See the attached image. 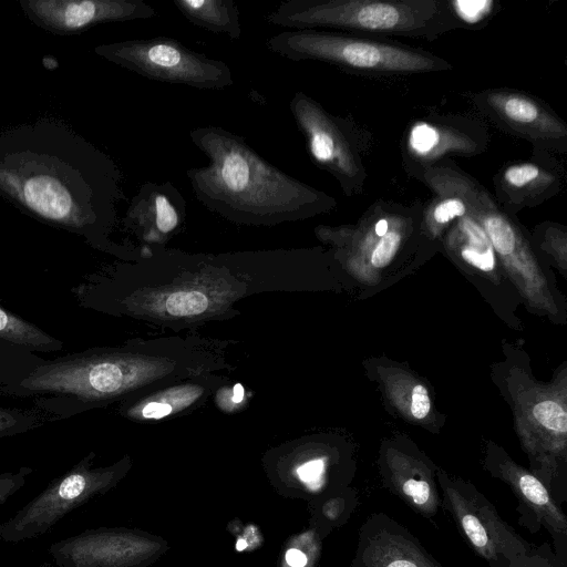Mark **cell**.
<instances>
[{"label": "cell", "mask_w": 567, "mask_h": 567, "mask_svg": "<svg viewBox=\"0 0 567 567\" xmlns=\"http://www.w3.org/2000/svg\"><path fill=\"white\" fill-rule=\"evenodd\" d=\"M266 20L296 30L329 28L426 39L456 27L444 0H287Z\"/></svg>", "instance_id": "cell-3"}, {"label": "cell", "mask_w": 567, "mask_h": 567, "mask_svg": "<svg viewBox=\"0 0 567 567\" xmlns=\"http://www.w3.org/2000/svg\"><path fill=\"white\" fill-rule=\"evenodd\" d=\"M236 548H237L238 550H243V549H245V548H246V542H244L243 539H239V540L237 542V544H236Z\"/></svg>", "instance_id": "cell-29"}, {"label": "cell", "mask_w": 567, "mask_h": 567, "mask_svg": "<svg viewBox=\"0 0 567 567\" xmlns=\"http://www.w3.org/2000/svg\"><path fill=\"white\" fill-rule=\"evenodd\" d=\"M470 192V188H468ZM447 244L468 265L482 271L495 267V251L480 221L470 210L447 228Z\"/></svg>", "instance_id": "cell-18"}, {"label": "cell", "mask_w": 567, "mask_h": 567, "mask_svg": "<svg viewBox=\"0 0 567 567\" xmlns=\"http://www.w3.org/2000/svg\"><path fill=\"white\" fill-rule=\"evenodd\" d=\"M286 560L291 567H306L308 556L298 548H291L286 553Z\"/></svg>", "instance_id": "cell-28"}, {"label": "cell", "mask_w": 567, "mask_h": 567, "mask_svg": "<svg viewBox=\"0 0 567 567\" xmlns=\"http://www.w3.org/2000/svg\"><path fill=\"white\" fill-rule=\"evenodd\" d=\"M91 460L92 455L84 457L0 525V537L16 543L41 536L71 511L109 489L117 480V466L92 468Z\"/></svg>", "instance_id": "cell-7"}, {"label": "cell", "mask_w": 567, "mask_h": 567, "mask_svg": "<svg viewBox=\"0 0 567 567\" xmlns=\"http://www.w3.org/2000/svg\"><path fill=\"white\" fill-rule=\"evenodd\" d=\"M384 478L390 492L415 513L426 518L437 514L441 506L437 484L424 463L394 456L386 465Z\"/></svg>", "instance_id": "cell-16"}, {"label": "cell", "mask_w": 567, "mask_h": 567, "mask_svg": "<svg viewBox=\"0 0 567 567\" xmlns=\"http://www.w3.org/2000/svg\"><path fill=\"white\" fill-rule=\"evenodd\" d=\"M96 55L144 78L200 90H225L234 84L230 68L175 39L156 37L100 44Z\"/></svg>", "instance_id": "cell-5"}, {"label": "cell", "mask_w": 567, "mask_h": 567, "mask_svg": "<svg viewBox=\"0 0 567 567\" xmlns=\"http://www.w3.org/2000/svg\"><path fill=\"white\" fill-rule=\"evenodd\" d=\"M185 200L171 184H144L132 198L124 223L146 239H163L181 226Z\"/></svg>", "instance_id": "cell-14"}, {"label": "cell", "mask_w": 567, "mask_h": 567, "mask_svg": "<svg viewBox=\"0 0 567 567\" xmlns=\"http://www.w3.org/2000/svg\"><path fill=\"white\" fill-rule=\"evenodd\" d=\"M24 16L56 35H74L100 23L151 19L153 6L142 0H19Z\"/></svg>", "instance_id": "cell-11"}, {"label": "cell", "mask_w": 567, "mask_h": 567, "mask_svg": "<svg viewBox=\"0 0 567 567\" xmlns=\"http://www.w3.org/2000/svg\"><path fill=\"white\" fill-rule=\"evenodd\" d=\"M177 10L193 24L231 40L243 34L239 10L234 0H174Z\"/></svg>", "instance_id": "cell-17"}, {"label": "cell", "mask_w": 567, "mask_h": 567, "mask_svg": "<svg viewBox=\"0 0 567 567\" xmlns=\"http://www.w3.org/2000/svg\"><path fill=\"white\" fill-rule=\"evenodd\" d=\"M488 134L483 123L463 115H431L411 123L402 138L406 172L416 178L450 156L471 157L486 151Z\"/></svg>", "instance_id": "cell-10"}, {"label": "cell", "mask_w": 567, "mask_h": 567, "mask_svg": "<svg viewBox=\"0 0 567 567\" xmlns=\"http://www.w3.org/2000/svg\"><path fill=\"white\" fill-rule=\"evenodd\" d=\"M33 472L30 467H21L16 472L0 474V505L6 503L27 482L28 476Z\"/></svg>", "instance_id": "cell-25"}, {"label": "cell", "mask_w": 567, "mask_h": 567, "mask_svg": "<svg viewBox=\"0 0 567 567\" xmlns=\"http://www.w3.org/2000/svg\"><path fill=\"white\" fill-rule=\"evenodd\" d=\"M549 556L542 554L540 550L529 549L526 554L497 567H557Z\"/></svg>", "instance_id": "cell-26"}, {"label": "cell", "mask_w": 567, "mask_h": 567, "mask_svg": "<svg viewBox=\"0 0 567 567\" xmlns=\"http://www.w3.org/2000/svg\"><path fill=\"white\" fill-rule=\"evenodd\" d=\"M441 505L452 515L468 546L489 567L526 554L529 545L498 515L489 499L472 484L439 473Z\"/></svg>", "instance_id": "cell-8"}, {"label": "cell", "mask_w": 567, "mask_h": 567, "mask_svg": "<svg viewBox=\"0 0 567 567\" xmlns=\"http://www.w3.org/2000/svg\"><path fill=\"white\" fill-rule=\"evenodd\" d=\"M209 306L205 293L196 290L177 291L165 301L166 311L176 317H192L204 313Z\"/></svg>", "instance_id": "cell-21"}, {"label": "cell", "mask_w": 567, "mask_h": 567, "mask_svg": "<svg viewBox=\"0 0 567 567\" xmlns=\"http://www.w3.org/2000/svg\"><path fill=\"white\" fill-rule=\"evenodd\" d=\"M289 110L312 162L329 173L346 195H362L368 174L354 124L329 113L302 91L295 92Z\"/></svg>", "instance_id": "cell-6"}, {"label": "cell", "mask_w": 567, "mask_h": 567, "mask_svg": "<svg viewBox=\"0 0 567 567\" xmlns=\"http://www.w3.org/2000/svg\"><path fill=\"white\" fill-rule=\"evenodd\" d=\"M272 53L291 61H318L348 72L408 75L451 70L446 60L402 43L326 30H289L266 41Z\"/></svg>", "instance_id": "cell-4"}, {"label": "cell", "mask_w": 567, "mask_h": 567, "mask_svg": "<svg viewBox=\"0 0 567 567\" xmlns=\"http://www.w3.org/2000/svg\"><path fill=\"white\" fill-rule=\"evenodd\" d=\"M209 164L186 172L193 193L207 209L245 225L307 219L336 208L337 200L286 174L241 136L218 126L189 133Z\"/></svg>", "instance_id": "cell-2"}, {"label": "cell", "mask_w": 567, "mask_h": 567, "mask_svg": "<svg viewBox=\"0 0 567 567\" xmlns=\"http://www.w3.org/2000/svg\"><path fill=\"white\" fill-rule=\"evenodd\" d=\"M494 475L509 485L524 514H529L534 523L545 527L556 544H565L567 517L538 477L512 462L497 464Z\"/></svg>", "instance_id": "cell-15"}, {"label": "cell", "mask_w": 567, "mask_h": 567, "mask_svg": "<svg viewBox=\"0 0 567 567\" xmlns=\"http://www.w3.org/2000/svg\"><path fill=\"white\" fill-rule=\"evenodd\" d=\"M471 101L495 126L528 141L534 151L567 152L566 123L539 99L499 87L474 93Z\"/></svg>", "instance_id": "cell-9"}, {"label": "cell", "mask_w": 567, "mask_h": 567, "mask_svg": "<svg viewBox=\"0 0 567 567\" xmlns=\"http://www.w3.org/2000/svg\"><path fill=\"white\" fill-rule=\"evenodd\" d=\"M41 567H52V566L45 565V566H41Z\"/></svg>", "instance_id": "cell-30"}, {"label": "cell", "mask_w": 567, "mask_h": 567, "mask_svg": "<svg viewBox=\"0 0 567 567\" xmlns=\"http://www.w3.org/2000/svg\"><path fill=\"white\" fill-rule=\"evenodd\" d=\"M33 423L34 420L27 413L0 406V437L25 432Z\"/></svg>", "instance_id": "cell-24"}, {"label": "cell", "mask_w": 567, "mask_h": 567, "mask_svg": "<svg viewBox=\"0 0 567 567\" xmlns=\"http://www.w3.org/2000/svg\"><path fill=\"white\" fill-rule=\"evenodd\" d=\"M456 27H480L495 11L493 0H453L447 1Z\"/></svg>", "instance_id": "cell-20"}, {"label": "cell", "mask_w": 567, "mask_h": 567, "mask_svg": "<svg viewBox=\"0 0 567 567\" xmlns=\"http://www.w3.org/2000/svg\"><path fill=\"white\" fill-rule=\"evenodd\" d=\"M430 409L431 401L426 389L421 384H416L411 395L410 410L412 415L417 420H422L429 414Z\"/></svg>", "instance_id": "cell-27"}, {"label": "cell", "mask_w": 567, "mask_h": 567, "mask_svg": "<svg viewBox=\"0 0 567 567\" xmlns=\"http://www.w3.org/2000/svg\"><path fill=\"white\" fill-rule=\"evenodd\" d=\"M533 414L537 422L546 430L555 434H565L567 432V414L557 402L542 401L534 406Z\"/></svg>", "instance_id": "cell-22"}, {"label": "cell", "mask_w": 567, "mask_h": 567, "mask_svg": "<svg viewBox=\"0 0 567 567\" xmlns=\"http://www.w3.org/2000/svg\"><path fill=\"white\" fill-rule=\"evenodd\" d=\"M566 168L551 153L534 151V157L504 165L493 177L498 205L509 215L536 207L563 189Z\"/></svg>", "instance_id": "cell-12"}, {"label": "cell", "mask_w": 567, "mask_h": 567, "mask_svg": "<svg viewBox=\"0 0 567 567\" xmlns=\"http://www.w3.org/2000/svg\"><path fill=\"white\" fill-rule=\"evenodd\" d=\"M352 567H442L400 523L371 514L359 529Z\"/></svg>", "instance_id": "cell-13"}, {"label": "cell", "mask_w": 567, "mask_h": 567, "mask_svg": "<svg viewBox=\"0 0 567 567\" xmlns=\"http://www.w3.org/2000/svg\"><path fill=\"white\" fill-rule=\"evenodd\" d=\"M326 460L312 458L297 468L299 480L311 491H320L326 485Z\"/></svg>", "instance_id": "cell-23"}, {"label": "cell", "mask_w": 567, "mask_h": 567, "mask_svg": "<svg viewBox=\"0 0 567 567\" xmlns=\"http://www.w3.org/2000/svg\"><path fill=\"white\" fill-rule=\"evenodd\" d=\"M56 567V566H55Z\"/></svg>", "instance_id": "cell-31"}, {"label": "cell", "mask_w": 567, "mask_h": 567, "mask_svg": "<svg viewBox=\"0 0 567 567\" xmlns=\"http://www.w3.org/2000/svg\"><path fill=\"white\" fill-rule=\"evenodd\" d=\"M0 340L32 351L51 352L62 348L63 342L53 338L35 324L9 311L0 303Z\"/></svg>", "instance_id": "cell-19"}, {"label": "cell", "mask_w": 567, "mask_h": 567, "mask_svg": "<svg viewBox=\"0 0 567 567\" xmlns=\"http://www.w3.org/2000/svg\"><path fill=\"white\" fill-rule=\"evenodd\" d=\"M114 162L63 122L0 132V197L31 218L99 244L115 223Z\"/></svg>", "instance_id": "cell-1"}]
</instances>
